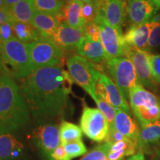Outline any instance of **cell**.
I'll list each match as a JSON object with an SVG mask.
<instances>
[{
  "label": "cell",
  "mask_w": 160,
  "mask_h": 160,
  "mask_svg": "<svg viewBox=\"0 0 160 160\" xmlns=\"http://www.w3.org/2000/svg\"><path fill=\"white\" fill-rule=\"evenodd\" d=\"M63 145L66 153L71 159L85 155L88 152L87 148L82 140L65 144Z\"/></svg>",
  "instance_id": "31"
},
{
  "label": "cell",
  "mask_w": 160,
  "mask_h": 160,
  "mask_svg": "<svg viewBox=\"0 0 160 160\" xmlns=\"http://www.w3.org/2000/svg\"><path fill=\"white\" fill-rule=\"evenodd\" d=\"M11 26L14 37L24 43H31L45 38L31 23L13 22Z\"/></svg>",
  "instance_id": "24"
},
{
  "label": "cell",
  "mask_w": 160,
  "mask_h": 160,
  "mask_svg": "<svg viewBox=\"0 0 160 160\" xmlns=\"http://www.w3.org/2000/svg\"><path fill=\"white\" fill-rule=\"evenodd\" d=\"M85 30L72 28L65 22L60 23L56 34L51 40L63 51H71L77 48L78 44L85 37Z\"/></svg>",
  "instance_id": "14"
},
{
  "label": "cell",
  "mask_w": 160,
  "mask_h": 160,
  "mask_svg": "<svg viewBox=\"0 0 160 160\" xmlns=\"http://www.w3.org/2000/svg\"><path fill=\"white\" fill-rule=\"evenodd\" d=\"M49 160H71L66 153L64 145L60 144L50 156Z\"/></svg>",
  "instance_id": "36"
},
{
  "label": "cell",
  "mask_w": 160,
  "mask_h": 160,
  "mask_svg": "<svg viewBox=\"0 0 160 160\" xmlns=\"http://www.w3.org/2000/svg\"><path fill=\"white\" fill-rule=\"evenodd\" d=\"M139 151L137 142L127 138L125 140L111 143L108 155V160H124Z\"/></svg>",
  "instance_id": "23"
},
{
  "label": "cell",
  "mask_w": 160,
  "mask_h": 160,
  "mask_svg": "<svg viewBox=\"0 0 160 160\" xmlns=\"http://www.w3.org/2000/svg\"><path fill=\"white\" fill-rule=\"evenodd\" d=\"M35 11L57 15L61 13L64 2L62 0H32Z\"/></svg>",
  "instance_id": "27"
},
{
  "label": "cell",
  "mask_w": 160,
  "mask_h": 160,
  "mask_svg": "<svg viewBox=\"0 0 160 160\" xmlns=\"http://www.w3.org/2000/svg\"><path fill=\"white\" fill-rule=\"evenodd\" d=\"M96 93L113 108L121 109L131 114L128 101L114 82L105 73H101L100 75L96 85Z\"/></svg>",
  "instance_id": "12"
},
{
  "label": "cell",
  "mask_w": 160,
  "mask_h": 160,
  "mask_svg": "<svg viewBox=\"0 0 160 160\" xmlns=\"http://www.w3.org/2000/svg\"><path fill=\"white\" fill-rule=\"evenodd\" d=\"M29 108L13 78L0 73V127L14 131L29 122Z\"/></svg>",
  "instance_id": "2"
},
{
  "label": "cell",
  "mask_w": 160,
  "mask_h": 160,
  "mask_svg": "<svg viewBox=\"0 0 160 160\" xmlns=\"http://www.w3.org/2000/svg\"><path fill=\"white\" fill-rule=\"evenodd\" d=\"M97 14L102 17L113 28L122 33V25L128 17L126 2L124 0H97Z\"/></svg>",
  "instance_id": "11"
},
{
  "label": "cell",
  "mask_w": 160,
  "mask_h": 160,
  "mask_svg": "<svg viewBox=\"0 0 160 160\" xmlns=\"http://www.w3.org/2000/svg\"><path fill=\"white\" fill-rule=\"evenodd\" d=\"M33 71L40 68L62 65L64 51L51 39H43L28 44Z\"/></svg>",
  "instance_id": "6"
},
{
  "label": "cell",
  "mask_w": 160,
  "mask_h": 160,
  "mask_svg": "<svg viewBox=\"0 0 160 160\" xmlns=\"http://www.w3.org/2000/svg\"><path fill=\"white\" fill-rule=\"evenodd\" d=\"M5 3H4V0H0V10L5 8Z\"/></svg>",
  "instance_id": "42"
},
{
  "label": "cell",
  "mask_w": 160,
  "mask_h": 160,
  "mask_svg": "<svg viewBox=\"0 0 160 160\" xmlns=\"http://www.w3.org/2000/svg\"><path fill=\"white\" fill-rule=\"evenodd\" d=\"M62 1H63L64 2H70V1H71V0H62Z\"/></svg>",
  "instance_id": "45"
},
{
  "label": "cell",
  "mask_w": 160,
  "mask_h": 160,
  "mask_svg": "<svg viewBox=\"0 0 160 160\" xmlns=\"http://www.w3.org/2000/svg\"><path fill=\"white\" fill-rule=\"evenodd\" d=\"M149 22L151 27L148 46V52L160 46V13L153 16Z\"/></svg>",
  "instance_id": "28"
},
{
  "label": "cell",
  "mask_w": 160,
  "mask_h": 160,
  "mask_svg": "<svg viewBox=\"0 0 160 160\" xmlns=\"http://www.w3.org/2000/svg\"><path fill=\"white\" fill-rule=\"evenodd\" d=\"M111 147V144L104 142L101 145L96 146L93 149L84 156L80 160H108V155Z\"/></svg>",
  "instance_id": "30"
},
{
  "label": "cell",
  "mask_w": 160,
  "mask_h": 160,
  "mask_svg": "<svg viewBox=\"0 0 160 160\" xmlns=\"http://www.w3.org/2000/svg\"><path fill=\"white\" fill-rule=\"evenodd\" d=\"M66 65L73 81L82 88L91 97L95 94L96 85L102 68L79 55L69 57Z\"/></svg>",
  "instance_id": "5"
},
{
  "label": "cell",
  "mask_w": 160,
  "mask_h": 160,
  "mask_svg": "<svg viewBox=\"0 0 160 160\" xmlns=\"http://www.w3.org/2000/svg\"><path fill=\"white\" fill-rule=\"evenodd\" d=\"M129 102L140 126L160 119V97L142 85L131 90Z\"/></svg>",
  "instance_id": "4"
},
{
  "label": "cell",
  "mask_w": 160,
  "mask_h": 160,
  "mask_svg": "<svg viewBox=\"0 0 160 160\" xmlns=\"http://www.w3.org/2000/svg\"><path fill=\"white\" fill-rule=\"evenodd\" d=\"M151 27L150 22L130 26L124 34L126 44L137 49L148 52V46L151 34Z\"/></svg>",
  "instance_id": "17"
},
{
  "label": "cell",
  "mask_w": 160,
  "mask_h": 160,
  "mask_svg": "<svg viewBox=\"0 0 160 160\" xmlns=\"http://www.w3.org/2000/svg\"><path fill=\"white\" fill-rule=\"evenodd\" d=\"M60 142L62 145L82 140V131L81 128L69 122L62 120L59 126Z\"/></svg>",
  "instance_id": "26"
},
{
  "label": "cell",
  "mask_w": 160,
  "mask_h": 160,
  "mask_svg": "<svg viewBox=\"0 0 160 160\" xmlns=\"http://www.w3.org/2000/svg\"><path fill=\"white\" fill-rule=\"evenodd\" d=\"M106 69L125 99L129 101L130 91L140 83L138 81L133 63L126 57L108 60Z\"/></svg>",
  "instance_id": "7"
},
{
  "label": "cell",
  "mask_w": 160,
  "mask_h": 160,
  "mask_svg": "<svg viewBox=\"0 0 160 160\" xmlns=\"http://www.w3.org/2000/svg\"><path fill=\"white\" fill-rule=\"evenodd\" d=\"M160 144V119L140 126L139 151H147L151 146Z\"/></svg>",
  "instance_id": "22"
},
{
  "label": "cell",
  "mask_w": 160,
  "mask_h": 160,
  "mask_svg": "<svg viewBox=\"0 0 160 160\" xmlns=\"http://www.w3.org/2000/svg\"><path fill=\"white\" fill-rule=\"evenodd\" d=\"M13 22V20L10 15L9 12L8 11L7 8H4L0 10V25L2 24H12Z\"/></svg>",
  "instance_id": "37"
},
{
  "label": "cell",
  "mask_w": 160,
  "mask_h": 160,
  "mask_svg": "<svg viewBox=\"0 0 160 160\" xmlns=\"http://www.w3.org/2000/svg\"><path fill=\"white\" fill-rule=\"evenodd\" d=\"M33 71L28 44L15 37L2 43L0 73L13 79H23Z\"/></svg>",
  "instance_id": "3"
},
{
  "label": "cell",
  "mask_w": 160,
  "mask_h": 160,
  "mask_svg": "<svg viewBox=\"0 0 160 160\" xmlns=\"http://www.w3.org/2000/svg\"><path fill=\"white\" fill-rule=\"evenodd\" d=\"M157 11L149 0H129L128 2V17L131 25L148 22L157 14Z\"/></svg>",
  "instance_id": "15"
},
{
  "label": "cell",
  "mask_w": 160,
  "mask_h": 160,
  "mask_svg": "<svg viewBox=\"0 0 160 160\" xmlns=\"http://www.w3.org/2000/svg\"><path fill=\"white\" fill-rule=\"evenodd\" d=\"M150 53V52L137 49L127 45L125 51V57L129 59L133 63L140 85L150 91L157 92L159 85L155 82L151 73L149 64Z\"/></svg>",
  "instance_id": "10"
},
{
  "label": "cell",
  "mask_w": 160,
  "mask_h": 160,
  "mask_svg": "<svg viewBox=\"0 0 160 160\" xmlns=\"http://www.w3.org/2000/svg\"><path fill=\"white\" fill-rule=\"evenodd\" d=\"M124 1H125V2H128L129 0H124Z\"/></svg>",
  "instance_id": "46"
},
{
  "label": "cell",
  "mask_w": 160,
  "mask_h": 160,
  "mask_svg": "<svg viewBox=\"0 0 160 160\" xmlns=\"http://www.w3.org/2000/svg\"><path fill=\"white\" fill-rule=\"evenodd\" d=\"M83 20L85 25L95 22L97 17V9L94 3H84L82 12Z\"/></svg>",
  "instance_id": "32"
},
{
  "label": "cell",
  "mask_w": 160,
  "mask_h": 160,
  "mask_svg": "<svg viewBox=\"0 0 160 160\" xmlns=\"http://www.w3.org/2000/svg\"><path fill=\"white\" fill-rule=\"evenodd\" d=\"M97 0H82L83 3H95Z\"/></svg>",
  "instance_id": "41"
},
{
  "label": "cell",
  "mask_w": 160,
  "mask_h": 160,
  "mask_svg": "<svg viewBox=\"0 0 160 160\" xmlns=\"http://www.w3.org/2000/svg\"><path fill=\"white\" fill-rule=\"evenodd\" d=\"M159 97H160V94H159Z\"/></svg>",
  "instance_id": "47"
},
{
  "label": "cell",
  "mask_w": 160,
  "mask_h": 160,
  "mask_svg": "<svg viewBox=\"0 0 160 160\" xmlns=\"http://www.w3.org/2000/svg\"><path fill=\"white\" fill-rule=\"evenodd\" d=\"M149 64L152 76L157 85L160 86V54L150 53Z\"/></svg>",
  "instance_id": "33"
},
{
  "label": "cell",
  "mask_w": 160,
  "mask_h": 160,
  "mask_svg": "<svg viewBox=\"0 0 160 160\" xmlns=\"http://www.w3.org/2000/svg\"><path fill=\"white\" fill-rule=\"evenodd\" d=\"M6 8L13 22L31 23L35 13L32 0H22L16 5Z\"/></svg>",
  "instance_id": "25"
},
{
  "label": "cell",
  "mask_w": 160,
  "mask_h": 160,
  "mask_svg": "<svg viewBox=\"0 0 160 160\" xmlns=\"http://www.w3.org/2000/svg\"><path fill=\"white\" fill-rule=\"evenodd\" d=\"M1 55H2V42H0V59H1Z\"/></svg>",
  "instance_id": "43"
},
{
  "label": "cell",
  "mask_w": 160,
  "mask_h": 160,
  "mask_svg": "<svg viewBox=\"0 0 160 160\" xmlns=\"http://www.w3.org/2000/svg\"><path fill=\"white\" fill-rule=\"evenodd\" d=\"M83 5L82 0H71L66 2L61 11L62 22L74 28H85V23L82 16Z\"/></svg>",
  "instance_id": "20"
},
{
  "label": "cell",
  "mask_w": 160,
  "mask_h": 160,
  "mask_svg": "<svg viewBox=\"0 0 160 160\" xmlns=\"http://www.w3.org/2000/svg\"><path fill=\"white\" fill-rule=\"evenodd\" d=\"M76 50L80 57L95 64H102L108 61L101 41L94 42L86 35L78 44Z\"/></svg>",
  "instance_id": "18"
},
{
  "label": "cell",
  "mask_w": 160,
  "mask_h": 160,
  "mask_svg": "<svg viewBox=\"0 0 160 160\" xmlns=\"http://www.w3.org/2000/svg\"><path fill=\"white\" fill-rule=\"evenodd\" d=\"M126 160H145L144 153L142 151H138L134 155L129 157Z\"/></svg>",
  "instance_id": "38"
},
{
  "label": "cell",
  "mask_w": 160,
  "mask_h": 160,
  "mask_svg": "<svg viewBox=\"0 0 160 160\" xmlns=\"http://www.w3.org/2000/svg\"><path fill=\"white\" fill-rule=\"evenodd\" d=\"M32 137L38 148L48 160L51 153L61 144L59 128L53 124L38 126L33 131Z\"/></svg>",
  "instance_id": "13"
},
{
  "label": "cell",
  "mask_w": 160,
  "mask_h": 160,
  "mask_svg": "<svg viewBox=\"0 0 160 160\" xmlns=\"http://www.w3.org/2000/svg\"><path fill=\"white\" fill-rule=\"evenodd\" d=\"M113 125L120 133L139 145L140 128L129 113L121 109L116 108V116Z\"/></svg>",
  "instance_id": "19"
},
{
  "label": "cell",
  "mask_w": 160,
  "mask_h": 160,
  "mask_svg": "<svg viewBox=\"0 0 160 160\" xmlns=\"http://www.w3.org/2000/svg\"><path fill=\"white\" fill-rule=\"evenodd\" d=\"M22 1V0H4V3L6 8L11 7V6L16 5V4L19 2Z\"/></svg>",
  "instance_id": "39"
},
{
  "label": "cell",
  "mask_w": 160,
  "mask_h": 160,
  "mask_svg": "<svg viewBox=\"0 0 160 160\" xmlns=\"http://www.w3.org/2000/svg\"><path fill=\"white\" fill-rule=\"evenodd\" d=\"M85 33L88 37L94 42L100 41V28L95 22L85 25Z\"/></svg>",
  "instance_id": "34"
},
{
  "label": "cell",
  "mask_w": 160,
  "mask_h": 160,
  "mask_svg": "<svg viewBox=\"0 0 160 160\" xmlns=\"http://www.w3.org/2000/svg\"><path fill=\"white\" fill-rule=\"evenodd\" d=\"M91 97L93 98V99L94 100L96 104H97L98 109H99L105 117L106 119L108 122L110 126L113 125L116 116L115 108H113V106L110 105L109 103H108L107 102L102 99L99 96H98L97 94V93H96L95 94L92 95Z\"/></svg>",
  "instance_id": "29"
},
{
  "label": "cell",
  "mask_w": 160,
  "mask_h": 160,
  "mask_svg": "<svg viewBox=\"0 0 160 160\" xmlns=\"http://www.w3.org/2000/svg\"><path fill=\"white\" fill-rule=\"evenodd\" d=\"M151 5L155 8L156 10L159 11L160 10V0H149Z\"/></svg>",
  "instance_id": "40"
},
{
  "label": "cell",
  "mask_w": 160,
  "mask_h": 160,
  "mask_svg": "<svg viewBox=\"0 0 160 160\" xmlns=\"http://www.w3.org/2000/svg\"><path fill=\"white\" fill-rule=\"evenodd\" d=\"M22 80L20 90L33 117L49 119L63 114L73 81L62 65L40 68Z\"/></svg>",
  "instance_id": "1"
},
{
  "label": "cell",
  "mask_w": 160,
  "mask_h": 160,
  "mask_svg": "<svg viewBox=\"0 0 160 160\" xmlns=\"http://www.w3.org/2000/svg\"><path fill=\"white\" fill-rule=\"evenodd\" d=\"M14 38L11 24H2L0 25V42L2 43L9 41Z\"/></svg>",
  "instance_id": "35"
},
{
  "label": "cell",
  "mask_w": 160,
  "mask_h": 160,
  "mask_svg": "<svg viewBox=\"0 0 160 160\" xmlns=\"http://www.w3.org/2000/svg\"><path fill=\"white\" fill-rule=\"evenodd\" d=\"M46 39H52L60 25L55 15L35 11L31 22Z\"/></svg>",
  "instance_id": "21"
},
{
  "label": "cell",
  "mask_w": 160,
  "mask_h": 160,
  "mask_svg": "<svg viewBox=\"0 0 160 160\" xmlns=\"http://www.w3.org/2000/svg\"><path fill=\"white\" fill-rule=\"evenodd\" d=\"M11 132L0 127V160H16L24 151L23 144Z\"/></svg>",
  "instance_id": "16"
},
{
  "label": "cell",
  "mask_w": 160,
  "mask_h": 160,
  "mask_svg": "<svg viewBox=\"0 0 160 160\" xmlns=\"http://www.w3.org/2000/svg\"><path fill=\"white\" fill-rule=\"evenodd\" d=\"M94 22L100 28V41L105 49L107 60L125 57L126 44L124 34L109 25L101 16L97 15Z\"/></svg>",
  "instance_id": "9"
},
{
  "label": "cell",
  "mask_w": 160,
  "mask_h": 160,
  "mask_svg": "<svg viewBox=\"0 0 160 160\" xmlns=\"http://www.w3.org/2000/svg\"><path fill=\"white\" fill-rule=\"evenodd\" d=\"M157 159L158 160H160V151H159L157 153Z\"/></svg>",
  "instance_id": "44"
},
{
  "label": "cell",
  "mask_w": 160,
  "mask_h": 160,
  "mask_svg": "<svg viewBox=\"0 0 160 160\" xmlns=\"http://www.w3.org/2000/svg\"><path fill=\"white\" fill-rule=\"evenodd\" d=\"M80 128L89 139L97 142H102L108 134L110 125L99 109L85 105L80 118Z\"/></svg>",
  "instance_id": "8"
}]
</instances>
